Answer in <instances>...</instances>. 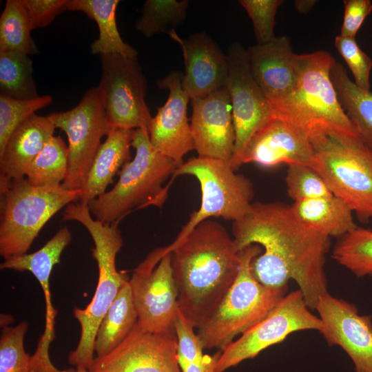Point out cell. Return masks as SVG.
Listing matches in <instances>:
<instances>
[{"instance_id":"obj_1","label":"cell","mask_w":372,"mask_h":372,"mask_svg":"<svg viewBox=\"0 0 372 372\" xmlns=\"http://www.w3.org/2000/svg\"><path fill=\"white\" fill-rule=\"evenodd\" d=\"M232 235L238 251L252 244L262 247L251 262L260 283L282 289L292 280L315 310L328 292L324 265L330 238L304 224L291 205L280 202L253 203L245 216L233 222Z\"/></svg>"},{"instance_id":"obj_2","label":"cell","mask_w":372,"mask_h":372,"mask_svg":"<svg viewBox=\"0 0 372 372\" xmlns=\"http://www.w3.org/2000/svg\"><path fill=\"white\" fill-rule=\"evenodd\" d=\"M167 248L172 254L179 308L197 329L234 282L239 251L226 228L212 219L201 222Z\"/></svg>"},{"instance_id":"obj_3","label":"cell","mask_w":372,"mask_h":372,"mask_svg":"<svg viewBox=\"0 0 372 372\" xmlns=\"http://www.w3.org/2000/svg\"><path fill=\"white\" fill-rule=\"evenodd\" d=\"M335 61L324 50L301 54L300 74L296 86L285 96L269 103L272 117L298 127L311 142L331 133L359 136L331 79Z\"/></svg>"},{"instance_id":"obj_4","label":"cell","mask_w":372,"mask_h":372,"mask_svg":"<svg viewBox=\"0 0 372 372\" xmlns=\"http://www.w3.org/2000/svg\"><path fill=\"white\" fill-rule=\"evenodd\" d=\"M63 220L76 221L83 225L94 244L92 254L98 265V283L89 304L85 309L75 307L73 310L81 326V335L77 347L68 355L70 364L88 370L94 360V340L99 326L121 288L130 279L125 271H118L116 267V255L123 246L118 227L120 220L105 223L96 220L88 205L81 201L67 205Z\"/></svg>"},{"instance_id":"obj_5","label":"cell","mask_w":372,"mask_h":372,"mask_svg":"<svg viewBox=\"0 0 372 372\" xmlns=\"http://www.w3.org/2000/svg\"><path fill=\"white\" fill-rule=\"evenodd\" d=\"M134 157L121 169L114 187L87 203L91 215L105 223L121 220L129 212L148 206L161 207L167 198V178L179 165L152 145L149 132L134 130Z\"/></svg>"},{"instance_id":"obj_6","label":"cell","mask_w":372,"mask_h":372,"mask_svg":"<svg viewBox=\"0 0 372 372\" xmlns=\"http://www.w3.org/2000/svg\"><path fill=\"white\" fill-rule=\"evenodd\" d=\"M262 251L256 244L239 251V268L234 282L211 313L197 328L204 349L223 351L236 336L265 318L286 294L287 288L267 287L253 275L251 262Z\"/></svg>"},{"instance_id":"obj_7","label":"cell","mask_w":372,"mask_h":372,"mask_svg":"<svg viewBox=\"0 0 372 372\" xmlns=\"http://www.w3.org/2000/svg\"><path fill=\"white\" fill-rule=\"evenodd\" d=\"M81 189L37 187L27 178L0 180V255L27 254L44 225L59 210L80 200Z\"/></svg>"},{"instance_id":"obj_8","label":"cell","mask_w":372,"mask_h":372,"mask_svg":"<svg viewBox=\"0 0 372 372\" xmlns=\"http://www.w3.org/2000/svg\"><path fill=\"white\" fill-rule=\"evenodd\" d=\"M310 164L332 194L362 223L372 219V147L359 136L327 134L312 141Z\"/></svg>"},{"instance_id":"obj_9","label":"cell","mask_w":372,"mask_h":372,"mask_svg":"<svg viewBox=\"0 0 372 372\" xmlns=\"http://www.w3.org/2000/svg\"><path fill=\"white\" fill-rule=\"evenodd\" d=\"M172 175L194 176L201 190L199 209L190 214L173 242H179L196 225L211 218H223L234 222L251 211L254 198L252 183L244 175L236 174L228 162L197 156L179 165Z\"/></svg>"},{"instance_id":"obj_10","label":"cell","mask_w":372,"mask_h":372,"mask_svg":"<svg viewBox=\"0 0 372 372\" xmlns=\"http://www.w3.org/2000/svg\"><path fill=\"white\" fill-rule=\"evenodd\" d=\"M47 116L68 140V170L61 185L68 190H82L101 139L112 130L98 86L90 88L73 108Z\"/></svg>"},{"instance_id":"obj_11","label":"cell","mask_w":372,"mask_h":372,"mask_svg":"<svg viewBox=\"0 0 372 372\" xmlns=\"http://www.w3.org/2000/svg\"><path fill=\"white\" fill-rule=\"evenodd\" d=\"M322 324L313 314L299 289L285 294L267 316L220 352L214 372H225L254 358L265 349L300 331L316 330Z\"/></svg>"},{"instance_id":"obj_12","label":"cell","mask_w":372,"mask_h":372,"mask_svg":"<svg viewBox=\"0 0 372 372\" xmlns=\"http://www.w3.org/2000/svg\"><path fill=\"white\" fill-rule=\"evenodd\" d=\"M100 90L112 129H144L149 132L152 116L145 102L147 83L137 57L99 55Z\"/></svg>"},{"instance_id":"obj_13","label":"cell","mask_w":372,"mask_h":372,"mask_svg":"<svg viewBox=\"0 0 372 372\" xmlns=\"http://www.w3.org/2000/svg\"><path fill=\"white\" fill-rule=\"evenodd\" d=\"M129 282L138 325L152 333L174 332L178 293L167 246L150 252L134 269Z\"/></svg>"},{"instance_id":"obj_14","label":"cell","mask_w":372,"mask_h":372,"mask_svg":"<svg viewBox=\"0 0 372 372\" xmlns=\"http://www.w3.org/2000/svg\"><path fill=\"white\" fill-rule=\"evenodd\" d=\"M229 91L235 129V145L229 163L235 171L240 167L241 157L251 138L271 118L269 104L254 80L247 50L237 42L227 48Z\"/></svg>"},{"instance_id":"obj_15","label":"cell","mask_w":372,"mask_h":372,"mask_svg":"<svg viewBox=\"0 0 372 372\" xmlns=\"http://www.w3.org/2000/svg\"><path fill=\"white\" fill-rule=\"evenodd\" d=\"M90 372H182L175 332L156 333L136 324L108 354L95 358Z\"/></svg>"},{"instance_id":"obj_16","label":"cell","mask_w":372,"mask_h":372,"mask_svg":"<svg viewBox=\"0 0 372 372\" xmlns=\"http://www.w3.org/2000/svg\"><path fill=\"white\" fill-rule=\"evenodd\" d=\"M322 324L320 333L329 345L341 347L355 372H372V318L356 307L329 292L320 297L316 309Z\"/></svg>"},{"instance_id":"obj_17","label":"cell","mask_w":372,"mask_h":372,"mask_svg":"<svg viewBox=\"0 0 372 372\" xmlns=\"http://www.w3.org/2000/svg\"><path fill=\"white\" fill-rule=\"evenodd\" d=\"M183 74L172 71L156 81L161 90H168L165 103L152 117L149 136L153 147L178 165L183 158L194 149L190 123L187 118V104L190 99L183 87Z\"/></svg>"},{"instance_id":"obj_18","label":"cell","mask_w":372,"mask_h":372,"mask_svg":"<svg viewBox=\"0 0 372 372\" xmlns=\"http://www.w3.org/2000/svg\"><path fill=\"white\" fill-rule=\"evenodd\" d=\"M192 105L190 127L198 156L230 163L236 136L231 101L227 87L192 99Z\"/></svg>"},{"instance_id":"obj_19","label":"cell","mask_w":372,"mask_h":372,"mask_svg":"<svg viewBox=\"0 0 372 372\" xmlns=\"http://www.w3.org/2000/svg\"><path fill=\"white\" fill-rule=\"evenodd\" d=\"M313 156V143L305 133L272 117L250 140L241 157L240 166L247 163L266 168L282 164L310 166Z\"/></svg>"},{"instance_id":"obj_20","label":"cell","mask_w":372,"mask_h":372,"mask_svg":"<svg viewBox=\"0 0 372 372\" xmlns=\"http://www.w3.org/2000/svg\"><path fill=\"white\" fill-rule=\"evenodd\" d=\"M168 35L181 47L185 68L183 87L191 100L226 87L227 54L207 34L200 32L183 39L173 30Z\"/></svg>"},{"instance_id":"obj_21","label":"cell","mask_w":372,"mask_h":372,"mask_svg":"<svg viewBox=\"0 0 372 372\" xmlns=\"http://www.w3.org/2000/svg\"><path fill=\"white\" fill-rule=\"evenodd\" d=\"M247 52L252 76L268 104L294 88L300 74L301 54L293 52L287 36H276L267 43L249 47Z\"/></svg>"},{"instance_id":"obj_22","label":"cell","mask_w":372,"mask_h":372,"mask_svg":"<svg viewBox=\"0 0 372 372\" xmlns=\"http://www.w3.org/2000/svg\"><path fill=\"white\" fill-rule=\"evenodd\" d=\"M72 239L70 230L66 227H61L39 250L33 253L11 257L4 260L0 264L1 270L30 271L41 287L45 302V326L33 358L38 363L44 366L52 363L49 355V348L54 338V321L58 313L52 302L50 277L54 266L60 262L61 255Z\"/></svg>"},{"instance_id":"obj_23","label":"cell","mask_w":372,"mask_h":372,"mask_svg":"<svg viewBox=\"0 0 372 372\" xmlns=\"http://www.w3.org/2000/svg\"><path fill=\"white\" fill-rule=\"evenodd\" d=\"M55 129L48 116L36 114L21 123L0 152V180L25 178L33 161L54 136Z\"/></svg>"},{"instance_id":"obj_24","label":"cell","mask_w":372,"mask_h":372,"mask_svg":"<svg viewBox=\"0 0 372 372\" xmlns=\"http://www.w3.org/2000/svg\"><path fill=\"white\" fill-rule=\"evenodd\" d=\"M134 130L116 128L110 132L90 168L79 201L87 204L107 192L114 177L130 161Z\"/></svg>"},{"instance_id":"obj_25","label":"cell","mask_w":372,"mask_h":372,"mask_svg":"<svg viewBox=\"0 0 372 372\" xmlns=\"http://www.w3.org/2000/svg\"><path fill=\"white\" fill-rule=\"evenodd\" d=\"M291 206L301 222L329 238H340L358 227L351 208L333 195L296 201Z\"/></svg>"},{"instance_id":"obj_26","label":"cell","mask_w":372,"mask_h":372,"mask_svg":"<svg viewBox=\"0 0 372 372\" xmlns=\"http://www.w3.org/2000/svg\"><path fill=\"white\" fill-rule=\"evenodd\" d=\"M119 2L118 0H68L67 10L83 12L98 25L99 37L90 45L92 54L137 56V50L122 39L117 28L116 10Z\"/></svg>"},{"instance_id":"obj_27","label":"cell","mask_w":372,"mask_h":372,"mask_svg":"<svg viewBox=\"0 0 372 372\" xmlns=\"http://www.w3.org/2000/svg\"><path fill=\"white\" fill-rule=\"evenodd\" d=\"M137 322L138 315L127 280L121 288L99 326L94 340L96 358L108 354L121 344Z\"/></svg>"},{"instance_id":"obj_28","label":"cell","mask_w":372,"mask_h":372,"mask_svg":"<svg viewBox=\"0 0 372 372\" xmlns=\"http://www.w3.org/2000/svg\"><path fill=\"white\" fill-rule=\"evenodd\" d=\"M330 75L343 110L356 127L360 139L372 147V90L358 87L344 65L338 61Z\"/></svg>"},{"instance_id":"obj_29","label":"cell","mask_w":372,"mask_h":372,"mask_svg":"<svg viewBox=\"0 0 372 372\" xmlns=\"http://www.w3.org/2000/svg\"><path fill=\"white\" fill-rule=\"evenodd\" d=\"M32 63L28 54L0 52V95L21 100L39 97Z\"/></svg>"},{"instance_id":"obj_30","label":"cell","mask_w":372,"mask_h":372,"mask_svg":"<svg viewBox=\"0 0 372 372\" xmlns=\"http://www.w3.org/2000/svg\"><path fill=\"white\" fill-rule=\"evenodd\" d=\"M68 170V147L60 136H52L33 161L26 174L37 187H56L65 180Z\"/></svg>"},{"instance_id":"obj_31","label":"cell","mask_w":372,"mask_h":372,"mask_svg":"<svg viewBox=\"0 0 372 372\" xmlns=\"http://www.w3.org/2000/svg\"><path fill=\"white\" fill-rule=\"evenodd\" d=\"M32 30L21 0H7L0 17V52L28 55L39 53L31 37Z\"/></svg>"},{"instance_id":"obj_32","label":"cell","mask_w":372,"mask_h":372,"mask_svg":"<svg viewBox=\"0 0 372 372\" xmlns=\"http://www.w3.org/2000/svg\"><path fill=\"white\" fill-rule=\"evenodd\" d=\"M189 3L188 0H147L135 28L148 38L161 33L168 34L185 21Z\"/></svg>"},{"instance_id":"obj_33","label":"cell","mask_w":372,"mask_h":372,"mask_svg":"<svg viewBox=\"0 0 372 372\" xmlns=\"http://www.w3.org/2000/svg\"><path fill=\"white\" fill-rule=\"evenodd\" d=\"M332 257L357 277L372 276V229L357 227L338 238Z\"/></svg>"},{"instance_id":"obj_34","label":"cell","mask_w":372,"mask_h":372,"mask_svg":"<svg viewBox=\"0 0 372 372\" xmlns=\"http://www.w3.org/2000/svg\"><path fill=\"white\" fill-rule=\"evenodd\" d=\"M26 321L3 328L0 338V372H33L31 355L24 348Z\"/></svg>"},{"instance_id":"obj_35","label":"cell","mask_w":372,"mask_h":372,"mask_svg":"<svg viewBox=\"0 0 372 372\" xmlns=\"http://www.w3.org/2000/svg\"><path fill=\"white\" fill-rule=\"evenodd\" d=\"M52 102V97L48 94L27 100L0 95V152L10 134L21 123Z\"/></svg>"},{"instance_id":"obj_36","label":"cell","mask_w":372,"mask_h":372,"mask_svg":"<svg viewBox=\"0 0 372 372\" xmlns=\"http://www.w3.org/2000/svg\"><path fill=\"white\" fill-rule=\"evenodd\" d=\"M285 182L287 194L294 202L333 195L322 178L309 165H288Z\"/></svg>"},{"instance_id":"obj_37","label":"cell","mask_w":372,"mask_h":372,"mask_svg":"<svg viewBox=\"0 0 372 372\" xmlns=\"http://www.w3.org/2000/svg\"><path fill=\"white\" fill-rule=\"evenodd\" d=\"M334 44L350 69L355 84L362 90H370L372 60L361 50L355 38L340 34L335 38Z\"/></svg>"},{"instance_id":"obj_38","label":"cell","mask_w":372,"mask_h":372,"mask_svg":"<svg viewBox=\"0 0 372 372\" xmlns=\"http://www.w3.org/2000/svg\"><path fill=\"white\" fill-rule=\"evenodd\" d=\"M282 0H240L239 3L252 21L257 44L271 41L274 35L275 17Z\"/></svg>"},{"instance_id":"obj_39","label":"cell","mask_w":372,"mask_h":372,"mask_svg":"<svg viewBox=\"0 0 372 372\" xmlns=\"http://www.w3.org/2000/svg\"><path fill=\"white\" fill-rule=\"evenodd\" d=\"M194 329V325L179 308L174 329L177 340L178 360L181 370L189 363L202 360L205 355L203 347Z\"/></svg>"},{"instance_id":"obj_40","label":"cell","mask_w":372,"mask_h":372,"mask_svg":"<svg viewBox=\"0 0 372 372\" xmlns=\"http://www.w3.org/2000/svg\"><path fill=\"white\" fill-rule=\"evenodd\" d=\"M68 0H21L32 30L50 25L67 10Z\"/></svg>"},{"instance_id":"obj_41","label":"cell","mask_w":372,"mask_h":372,"mask_svg":"<svg viewBox=\"0 0 372 372\" xmlns=\"http://www.w3.org/2000/svg\"><path fill=\"white\" fill-rule=\"evenodd\" d=\"M344 12L340 35L355 38L364 19L372 11L370 0H344Z\"/></svg>"},{"instance_id":"obj_42","label":"cell","mask_w":372,"mask_h":372,"mask_svg":"<svg viewBox=\"0 0 372 372\" xmlns=\"http://www.w3.org/2000/svg\"><path fill=\"white\" fill-rule=\"evenodd\" d=\"M220 352L218 351L212 355L205 354L202 360L189 363L181 371L182 372H214Z\"/></svg>"},{"instance_id":"obj_43","label":"cell","mask_w":372,"mask_h":372,"mask_svg":"<svg viewBox=\"0 0 372 372\" xmlns=\"http://www.w3.org/2000/svg\"><path fill=\"white\" fill-rule=\"evenodd\" d=\"M316 0H296L294 6L296 9L301 14H307L316 4Z\"/></svg>"},{"instance_id":"obj_44","label":"cell","mask_w":372,"mask_h":372,"mask_svg":"<svg viewBox=\"0 0 372 372\" xmlns=\"http://www.w3.org/2000/svg\"><path fill=\"white\" fill-rule=\"evenodd\" d=\"M14 318L9 314H1V327L4 328L9 327L14 322Z\"/></svg>"},{"instance_id":"obj_45","label":"cell","mask_w":372,"mask_h":372,"mask_svg":"<svg viewBox=\"0 0 372 372\" xmlns=\"http://www.w3.org/2000/svg\"><path fill=\"white\" fill-rule=\"evenodd\" d=\"M74 372H90L87 369H76Z\"/></svg>"}]
</instances>
